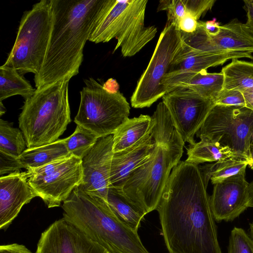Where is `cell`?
<instances>
[{"label":"cell","instance_id":"6da1fadb","mask_svg":"<svg viewBox=\"0 0 253 253\" xmlns=\"http://www.w3.org/2000/svg\"><path fill=\"white\" fill-rule=\"evenodd\" d=\"M200 166L179 161L156 210L169 253H222Z\"/></svg>","mask_w":253,"mask_h":253},{"label":"cell","instance_id":"7a4b0ae2","mask_svg":"<svg viewBox=\"0 0 253 253\" xmlns=\"http://www.w3.org/2000/svg\"><path fill=\"white\" fill-rule=\"evenodd\" d=\"M105 0H51L53 20L46 52L34 82L36 88L79 72L83 50L100 17Z\"/></svg>","mask_w":253,"mask_h":253},{"label":"cell","instance_id":"3957f363","mask_svg":"<svg viewBox=\"0 0 253 253\" xmlns=\"http://www.w3.org/2000/svg\"><path fill=\"white\" fill-rule=\"evenodd\" d=\"M152 118L154 150L151 156L130 174L122 189L146 214L156 210L171 170L182 156L185 144L163 102L158 104Z\"/></svg>","mask_w":253,"mask_h":253},{"label":"cell","instance_id":"277c9868","mask_svg":"<svg viewBox=\"0 0 253 253\" xmlns=\"http://www.w3.org/2000/svg\"><path fill=\"white\" fill-rule=\"evenodd\" d=\"M62 208L63 217L110 253H150L137 232L122 222L102 198L77 187Z\"/></svg>","mask_w":253,"mask_h":253},{"label":"cell","instance_id":"5b68a950","mask_svg":"<svg viewBox=\"0 0 253 253\" xmlns=\"http://www.w3.org/2000/svg\"><path fill=\"white\" fill-rule=\"evenodd\" d=\"M69 80L36 88L25 99L19 115V126L28 148L54 142L71 122L68 97Z\"/></svg>","mask_w":253,"mask_h":253},{"label":"cell","instance_id":"8992f818","mask_svg":"<svg viewBox=\"0 0 253 253\" xmlns=\"http://www.w3.org/2000/svg\"><path fill=\"white\" fill-rule=\"evenodd\" d=\"M147 0H105L99 20L88 41L98 43L117 40L113 53L121 48L122 55L131 57L155 36L154 26H145Z\"/></svg>","mask_w":253,"mask_h":253},{"label":"cell","instance_id":"52a82bcc","mask_svg":"<svg viewBox=\"0 0 253 253\" xmlns=\"http://www.w3.org/2000/svg\"><path fill=\"white\" fill-rule=\"evenodd\" d=\"M53 20L51 0H42L24 12L14 44L4 65L23 75H37L43 64Z\"/></svg>","mask_w":253,"mask_h":253},{"label":"cell","instance_id":"ba28073f","mask_svg":"<svg viewBox=\"0 0 253 253\" xmlns=\"http://www.w3.org/2000/svg\"><path fill=\"white\" fill-rule=\"evenodd\" d=\"M84 82L74 122L99 138L113 134L128 119L129 103L119 91H109L92 78Z\"/></svg>","mask_w":253,"mask_h":253},{"label":"cell","instance_id":"9c48e42d","mask_svg":"<svg viewBox=\"0 0 253 253\" xmlns=\"http://www.w3.org/2000/svg\"><path fill=\"white\" fill-rule=\"evenodd\" d=\"M196 136L228 147L237 157L249 163L253 110L246 107L214 105Z\"/></svg>","mask_w":253,"mask_h":253},{"label":"cell","instance_id":"30bf717a","mask_svg":"<svg viewBox=\"0 0 253 253\" xmlns=\"http://www.w3.org/2000/svg\"><path fill=\"white\" fill-rule=\"evenodd\" d=\"M183 43L180 31L174 24L167 22L130 98L132 107H149L166 94L161 85L162 81Z\"/></svg>","mask_w":253,"mask_h":253},{"label":"cell","instance_id":"8fae6325","mask_svg":"<svg viewBox=\"0 0 253 253\" xmlns=\"http://www.w3.org/2000/svg\"><path fill=\"white\" fill-rule=\"evenodd\" d=\"M26 172L37 196L48 208L57 207L81 183L82 159L70 155Z\"/></svg>","mask_w":253,"mask_h":253},{"label":"cell","instance_id":"7c38bea8","mask_svg":"<svg viewBox=\"0 0 253 253\" xmlns=\"http://www.w3.org/2000/svg\"><path fill=\"white\" fill-rule=\"evenodd\" d=\"M173 125L184 143L194 145V136L211 109L213 101L186 87H177L162 97Z\"/></svg>","mask_w":253,"mask_h":253},{"label":"cell","instance_id":"4fadbf2b","mask_svg":"<svg viewBox=\"0 0 253 253\" xmlns=\"http://www.w3.org/2000/svg\"><path fill=\"white\" fill-rule=\"evenodd\" d=\"M181 33L186 44L200 51L253 53V35L245 24L237 19L220 26L219 32L214 36L207 34L203 22L200 21H198L197 28L194 32Z\"/></svg>","mask_w":253,"mask_h":253},{"label":"cell","instance_id":"5bb4252c","mask_svg":"<svg viewBox=\"0 0 253 253\" xmlns=\"http://www.w3.org/2000/svg\"><path fill=\"white\" fill-rule=\"evenodd\" d=\"M36 253H110L64 217L41 234Z\"/></svg>","mask_w":253,"mask_h":253},{"label":"cell","instance_id":"9a60e30c","mask_svg":"<svg viewBox=\"0 0 253 253\" xmlns=\"http://www.w3.org/2000/svg\"><path fill=\"white\" fill-rule=\"evenodd\" d=\"M113 145V134L98 139L82 159L83 178L78 186L85 193L101 198L106 202L114 154Z\"/></svg>","mask_w":253,"mask_h":253},{"label":"cell","instance_id":"2e32d148","mask_svg":"<svg viewBox=\"0 0 253 253\" xmlns=\"http://www.w3.org/2000/svg\"><path fill=\"white\" fill-rule=\"evenodd\" d=\"M241 58L253 59V55L246 52L202 51L189 46L184 42L163 78L161 85L167 93L174 85L190 73L222 65L230 59Z\"/></svg>","mask_w":253,"mask_h":253},{"label":"cell","instance_id":"e0dca14e","mask_svg":"<svg viewBox=\"0 0 253 253\" xmlns=\"http://www.w3.org/2000/svg\"><path fill=\"white\" fill-rule=\"evenodd\" d=\"M245 175L236 174L213 185L210 201L216 221H232L249 208V183Z\"/></svg>","mask_w":253,"mask_h":253},{"label":"cell","instance_id":"ac0fdd59","mask_svg":"<svg viewBox=\"0 0 253 253\" xmlns=\"http://www.w3.org/2000/svg\"><path fill=\"white\" fill-rule=\"evenodd\" d=\"M37 197L26 172L17 171L0 177V229L6 230L23 206Z\"/></svg>","mask_w":253,"mask_h":253},{"label":"cell","instance_id":"d6986e66","mask_svg":"<svg viewBox=\"0 0 253 253\" xmlns=\"http://www.w3.org/2000/svg\"><path fill=\"white\" fill-rule=\"evenodd\" d=\"M152 128L134 145L114 153L109 187L122 190L130 174L151 156L155 146V140L151 134Z\"/></svg>","mask_w":253,"mask_h":253},{"label":"cell","instance_id":"ffe728a7","mask_svg":"<svg viewBox=\"0 0 253 253\" xmlns=\"http://www.w3.org/2000/svg\"><path fill=\"white\" fill-rule=\"evenodd\" d=\"M154 125L152 117L141 115L128 119L113 134L114 153L123 151L140 141Z\"/></svg>","mask_w":253,"mask_h":253},{"label":"cell","instance_id":"44dd1931","mask_svg":"<svg viewBox=\"0 0 253 253\" xmlns=\"http://www.w3.org/2000/svg\"><path fill=\"white\" fill-rule=\"evenodd\" d=\"M223 84L224 77L221 72L210 73L203 70L187 75L174 85L170 91L177 87H186L214 102L223 89Z\"/></svg>","mask_w":253,"mask_h":253},{"label":"cell","instance_id":"7402d4cb","mask_svg":"<svg viewBox=\"0 0 253 253\" xmlns=\"http://www.w3.org/2000/svg\"><path fill=\"white\" fill-rule=\"evenodd\" d=\"M70 155L63 139L50 144L28 148L17 158L23 168L30 169Z\"/></svg>","mask_w":253,"mask_h":253},{"label":"cell","instance_id":"603a6c76","mask_svg":"<svg viewBox=\"0 0 253 253\" xmlns=\"http://www.w3.org/2000/svg\"><path fill=\"white\" fill-rule=\"evenodd\" d=\"M107 202L118 217L124 224L137 232L141 221L146 214L133 203L122 190L109 187Z\"/></svg>","mask_w":253,"mask_h":253},{"label":"cell","instance_id":"cb8c5ba5","mask_svg":"<svg viewBox=\"0 0 253 253\" xmlns=\"http://www.w3.org/2000/svg\"><path fill=\"white\" fill-rule=\"evenodd\" d=\"M221 72L224 77L223 89L243 92L253 86V62L233 59Z\"/></svg>","mask_w":253,"mask_h":253},{"label":"cell","instance_id":"d4e9b609","mask_svg":"<svg viewBox=\"0 0 253 253\" xmlns=\"http://www.w3.org/2000/svg\"><path fill=\"white\" fill-rule=\"evenodd\" d=\"M187 152V158L185 161L198 165L205 162H218L237 157L228 147L206 139H201L194 145L189 146Z\"/></svg>","mask_w":253,"mask_h":253},{"label":"cell","instance_id":"484cf974","mask_svg":"<svg viewBox=\"0 0 253 253\" xmlns=\"http://www.w3.org/2000/svg\"><path fill=\"white\" fill-rule=\"evenodd\" d=\"M35 90L14 68L4 64L0 67V101L16 95L26 99Z\"/></svg>","mask_w":253,"mask_h":253},{"label":"cell","instance_id":"4316f807","mask_svg":"<svg viewBox=\"0 0 253 253\" xmlns=\"http://www.w3.org/2000/svg\"><path fill=\"white\" fill-rule=\"evenodd\" d=\"M247 161L233 157L213 164L200 166L204 177L211 179L212 184L220 183L232 176L246 173Z\"/></svg>","mask_w":253,"mask_h":253},{"label":"cell","instance_id":"83f0119b","mask_svg":"<svg viewBox=\"0 0 253 253\" xmlns=\"http://www.w3.org/2000/svg\"><path fill=\"white\" fill-rule=\"evenodd\" d=\"M27 148L22 131L13 127L7 121L0 119V151L18 158Z\"/></svg>","mask_w":253,"mask_h":253},{"label":"cell","instance_id":"f1b7e54d","mask_svg":"<svg viewBox=\"0 0 253 253\" xmlns=\"http://www.w3.org/2000/svg\"><path fill=\"white\" fill-rule=\"evenodd\" d=\"M99 137L91 131L77 125L72 134L64 139L70 154L82 159L95 144Z\"/></svg>","mask_w":253,"mask_h":253},{"label":"cell","instance_id":"f546056e","mask_svg":"<svg viewBox=\"0 0 253 253\" xmlns=\"http://www.w3.org/2000/svg\"><path fill=\"white\" fill-rule=\"evenodd\" d=\"M227 253H253V240L243 228L234 227L231 231Z\"/></svg>","mask_w":253,"mask_h":253},{"label":"cell","instance_id":"4dcf8cb0","mask_svg":"<svg viewBox=\"0 0 253 253\" xmlns=\"http://www.w3.org/2000/svg\"><path fill=\"white\" fill-rule=\"evenodd\" d=\"M166 10L168 13V23L174 24L178 29L181 19L186 14L183 0H162L159 1L157 12Z\"/></svg>","mask_w":253,"mask_h":253},{"label":"cell","instance_id":"1f68e13d","mask_svg":"<svg viewBox=\"0 0 253 253\" xmlns=\"http://www.w3.org/2000/svg\"><path fill=\"white\" fill-rule=\"evenodd\" d=\"M215 105L247 107L242 92L235 89H223L214 101Z\"/></svg>","mask_w":253,"mask_h":253},{"label":"cell","instance_id":"d6a6232c","mask_svg":"<svg viewBox=\"0 0 253 253\" xmlns=\"http://www.w3.org/2000/svg\"><path fill=\"white\" fill-rule=\"evenodd\" d=\"M186 13L190 14L197 21L213 6L215 0H183Z\"/></svg>","mask_w":253,"mask_h":253},{"label":"cell","instance_id":"836d02e7","mask_svg":"<svg viewBox=\"0 0 253 253\" xmlns=\"http://www.w3.org/2000/svg\"><path fill=\"white\" fill-rule=\"evenodd\" d=\"M23 166L17 158L0 151V175L21 171Z\"/></svg>","mask_w":253,"mask_h":253},{"label":"cell","instance_id":"e575fe53","mask_svg":"<svg viewBox=\"0 0 253 253\" xmlns=\"http://www.w3.org/2000/svg\"><path fill=\"white\" fill-rule=\"evenodd\" d=\"M198 22L194 17L190 14L186 13L185 16L181 19L178 25V29L186 33L194 32L198 27Z\"/></svg>","mask_w":253,"mask_h":253},{"label":"cell","instance_id":"d590c367","mask_svg":"<svg viewBox=\"0 0 253 253\" xmlns=\"http://www.w3.org/2000/svg\"><path fill=\"white\" fill-rule=\"evenodd\" d=\"M0 253H32L24 245L17 243L1 245Z\"/></svg>","mask_w":253,"mask_h":253},{"label":"cell","instance_id":"8d00e7d4","mask_svg":"<svg viewBox=\"0 0 253 253\" xmlns=\"http://www.w3.org/2000/svg\"><path fill=\"white\" fill-rule=\"evenodd\" d=\"M244 3L247 16V20L245 24L253 35V0H245Z\"/></svg>","mask_w":253,"mask_h":253},{"label":"cell","instance_id":"74e56055","mask_svg":"<svg viewBox=\"0 0 253 253\" xmlns=\"http://www.w3.org/2000/svg\"><path fill=\"white\" fill-rule=\"evenodd\" d=\"M203 25L206 32L210 36H214L219 32L220 26L215 20L203 22Z\"/></svg>","mask_w":253,"mask_h":253},{"label":"cell","instance_id":"f35d334b","mask_svg":"<svg viewBox=\"0 0 253 253\" xmlns=\"http://www.w3.org/2000/svg\"><path fill=\"white\" fill-rule=\"evenodd\" d=\"M103 86L111 92L116 93L119 91V85L117 81L113 79H109L103 84Z\"/></svg>","mask_w":253,"mask_h":253},{"label":"cell","instance_id":"ab89813d","mask_svg":"<svg viewBox=\"0 0 253 253\" xmlns=\"http://www.w3.org/2000/svg\"><path fill=\"white\" fill-rule=\"evenodd\" d=\"M243 93L246 102L247 107L253 110V86L246 89Z\"/></svg>","mask_w":253,"mask_h":253},{"label":"cell","instance_id":"60d3db41","mask_svg":"<svg viewBox=\"0 0 253 253\" xmlns=\"http://www.w3.org/2000/svg\"><path fill=\"white\" fill-rule=\"evenodd\" d=\"M248 165L252 169H253V136L250 144L249 162Z\"/></svg>","mask_w":253,"mask_h":253},{"label":"cell","instance_id":"b9f144b4","mask_svg":"<svg viewBox=\"0 0 253 253\" xmlns=\"http://www.w3.org/2000/svg\"><path fill=\"white\" fill-rule=\"evenodd\" d=\"M249 208H253V180L249 183Z\"/></svg>","mask_w":253,"mask_h":253},{"label":"cell","instance_id":"7bdbcfd3","mask_svg":"<svg viewBox=\"0 0 253 253\" xmlns=\"http://www.w3.org/2000/svg\"><path fill=\"white\" fill-rule=\"evenodd\" d=\"M5 108L2 104V101H0V116H1L5 112Z\"/></svg>","mask_w":253,"mask_h":253},{"label":"cell","instance_id":"ee69618b","mask_svg":"<svg viewBox=\"0 0 253 253\" xmlns=\"http://www.w3.org/2000/svg\"><path fill=\"white\" fill-rule=\"evenodd\" d=\"M249 231L250 236L253 240V221L250 223Z\"/></svg>","mask_w":253,"mask_h":253}]
</instances>
